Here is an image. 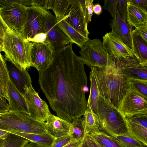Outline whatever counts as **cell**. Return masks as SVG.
I'll list each match as a JSON object with an SVG mask.
<instances>
[{
    "instance_id": "obj_36",
    "label": "cell",
    "mask_w": 147,
    "mask_h": 147,
    "mask_svg": "<svg viewBox=\"0 0 147 147\" xmlns=\"http://www.w3.org/2000/svg\"><path fill=\"white\" fill-rule=\"evenodd\" d=\"M117 9L120 15L126 21L127 11V0H118Z\"/></svg>"
},
{
    "instance_id": "obj_54",
    "label": "cell",
    "mask_w": 147,
    "mask_h": 147,
    "mask_svg": "<svg viewBox=\"0 0 147 147\" xmlns=\"http://www.w3.org/2000/svg\"><path fill=\"white\" fill-rule=\"evenodd\" d=\"M83 142L81 143V144L79 146H78V147H82V145Z\"/></svg>"
},
{
    "instance_id": "obj_40",
    "label": "cell",
    "mask_w": 147,
    "mask_h": 147,
    "mask_svg": "<svg viewBox=\"0 0 147 147\" xmlns=\"http://www.w3.org/2000/svg\"><path fill=\"white\" fill-rule=\"evenodd\" d=\"M93 0H86V7L87 15V24L91 21L93 14L94 4Z\"/></svg>"
},
{
    "instance_id": "obj_55",
    "label": "cell",
    "mask_w": 147,
    "mask_h": 147,
    "mask_svg": "<svg viewBox=\"0 0 147 147\" xmlns=\"http://www.w3.org/2000/svg\"></svg>"
},
{
    "instance_id": "obj_53",
    "label": "cell",
    "mask_w": 147,
    "mask_h": 147,
    "mask_svg": "<svg viewBox=\"0 0 147 147\" xmlns=\"http://www.w3.org/2000/svg\"><path fill=\"white\" fill-rule=\"evenodd\" d=\"M0 96L2 97H3V93L0 90Z\"/></svg>"
},
{
    "instance_id": "obj_32",
    "label": "cell",
    "mask_w": 147,
    "mask_h": 147,
    "mask_svg": "<svg viewBox=\"0 0 147 147\" xmlns=\"http://www.w3.org/2000/svg\"><path fill=\"white\" fill-rule=\"evenodd\" d=\"M127 80L129 87L147 100V80L131 78Z\"/></svg>"
},
{
    "instance_id": "obj_41",
    "label": "cell",
    "mask_w": 147,
    "mask_h": 147,
    "mask_svg": "<svg viewBox=\"0 0 147 147\" xmlns=\"http://www.w3.org/2000/svg\"><path fill=\"white\" fill-rule=\"evenodd\" d=\"M47 35L45 33H41L35 36L30 42L44 43L46 40Z\"/></svg>"
},
{
    "instance_id": "obj_2",
    "label": "cell",
    "mask_w": 147,
    "mask_h": 147,
    "mask_svg": "<svg viewBox=\"0 0 147 147\" xmlns=\"http://www.w3.org/2000/svg\"><path fill=\"white\" fill-rule=\"evenodd\" d=\"M95 78L98 95L115 107L119 105L129 88L127 80L115 68H90Z\"/></svg>"
},
{
    "instance_id": "obj_45",
    "label": "cell",
    "mask_w": 147,
    "mask_h": 147,
    "mask_svg": "<svg viewBox=\"0 0 147 147\" xmlns=\"http://www.w3.org/2000/svg\"><path fill=\"white\" fill-rule=\"evenodd\" d=\"M82 147H94L89 137L86 135L83 142Z\"/></svg>"
},
{
    "instance_id": "obj_49",
    "label": "cell",
    "mask_w": 147,
    "mask_h": 147,
    "mask_svg": "<svg viewBox=\"0 0 147 147\" xmlns=\"http://www.w3.org/2000/svg\"><path fill=\"white\" fill-rule=\"evenodd\" d=\"M24 147H45L32 142H30Z\"/></svg>"
},
{
    "instance_id": "obj_15",
    "label": "cell",
    "mask_w": 147,
    "mask_h": 147,
    "mask_svg": "<svg viewBox=\"0 0 147 147\" xmlns=\"http://www.w3.org/2000/svg\"><path fill=\"white\" fill-rule=\"evenodd\" d=\"M102 38L104 48L113 58L134 54L133 51L126 46L114 31L112 30L106 33Z\"/></svg>"
},
{
    "instance_id": "obj_27",
    "label": "cell",
    "mask_w": 147,
    "mask_h": 147,
    "mask_svg": "<svg viewBox=\"0 0 147 147\" xmlns=\"http://www.w3.org/2000/svg\"><path fill=\"white\" fill-rule=\"evenodd\" d=\"M73 0H55L52 10L57 20H61L69 13Z\"/></svg>"
},
{
    "instance_id": "obj_21",
    "label": "cell",
    "mask_w": 147,
    "mask_h": 147,
    "mask_svg": "<svg viewBox=\"0 0 147 147\" xmlns=\"http://www.w3.org/2000/svg\"><path fill=\"white\" fill-rule=\"evenodd\" d=\"M134 54L144 66L147 67V43L134 30L131 32Z\"/></svg>"
},
{
    "instance_id": "obj_33",
    "label": "cell",
    "mask_w": 147,
    "mask_h": 147,
    "mask_svg": "<svg viewBox=\"0 0 147 147\" xmlns=\"http://www.w3.org/2000/svg\"><path fill=\"white\" fill-rule=\"evenodd\" d=\"M115 138L123 147H144L140 143L134 139L128 133L116 136Z\"/></svg>"
},
{
    "instance_id": "obj_14",
    "label": "cell",
    "mask_w": 147,
    "mask_h": 147,
    "mask_svg": "<svg viewBox=\"0 0 147 147\" xmlns=\"http://www.w3.org/2000/svg\"><path fill=\"white\" fill-rule=\"evenodd\" d=\"M127 132L143 146H147V115L124 118Z\"/></svg>"
},
{
    "instance_id": "obj_23",
    "label": "cell",
    "mask_w": 147,
    "mask_h": 147,
    "mask_svg": "<svg viewBox=\"0 0 147 147\" xmlns=\"http://www.w3.org/2000/svg\"><path fill=\"white\" fill-rule=\"evenodd\" d=\"M126 21L136 28L147 24V12L131 5H127Z\"/></svg>"
},
{
    "instance_id": "obj_34",
    "label": "cell",
    "mask_w": 147,
    "mask_h": 147,
    "mask_svg": "<svg viewBox=\"0 0 147 147\" xmlns=\"http://www.w3.org/2000/svg\"><path fill=\"white\" fill-rule=\"evenodd\" d=\"M118 0H105L103 6V9L107 10L113 18L117 10V6Z\"/></svg>"
},
{
    "instance_id": "obj_11",
    "label": "cell",
    "mask_w": 147,
    "mask_h": 147,
    "mask_svg": "<svg viewBox=\"0 0 147 147\" xmlns=\"http://www.w3.org/2000/svg\"><path fill=\"white\" fill-rule=\"evenodd\" d=\"M42 6L27 7V17L21 33L24 39L30 42L36 35L45 33L44 19L47 10Z\"/></svg>"
},
{
    "instance_id": "obj_6",
    "label": "cell",
    "mask_w": 147,
    "mask_h": 147,
    "mask_svg": "<svg viewBox=\"0 0 147 147\" xmlns=\"http://www.w3.org/2000/svg\"><path fill=\"white\" fill-rule=\"evenodd\" d=\"M80 48V57L84 64L89 67L115 68L113 58L107 53L99 39H89Z\"/></svg>"
},
{
    "instance_id": "obj_7",
    "label": "cell",
    "mask_w": 147,
    "mask_h": 147,
    "mask_svg": "<svg viewBox=\"0 0 147 147\" xmlns=\"http://www.w3.org/2000/svg\"><path fill=\"white\" fill-rule=\"evenodd\" d=\"M27 7L21 0H0V15L8 28L21 34L27 17Z\"/></svg>"
},
{
    "instance_id": "obj_17",
    "label": "cell",
    "mask_w": 147,
    "mask_h": 147,
    "mask_svg": "<svg viewBox=\"0 0 147 147\" xmlns=\"http://www.w3.org/2000/svg\"><path fill=\"white\" fill-rule=\"evenodd\" d=\"M5 60L9 80L23 95L25 88L32 85L30 76L26 70H21L7 60Z\"/></svg>"
},
{
    "instance_id": "obj_24",
    "label": "cell",
    "mask_w": 147,
    "mask_h": 147,
    "mask_svg": "<svg viewBox=\"0 0 147 147\" xmlns=\"http://www.w3.org/2000/svg\"><path fill=\"white\" fill-rule=\"evenodd\" d=\"M9 132L17 135L32 142L45 147H51L55 138L47 132L42 134H29L11 131Z\"/></svg>"
},
{
    "instance_id": "obj_8",
    "label": "cell",
    "mask_w": 147,
    "mask_h": 147,
    "mask_svg": "<svg viewBox=\"0 0 147 147\" xmlns=\"http://www.w3.org/2000/svg\"><path fill=\"white\" fill-rule=\"evenodd\" d=\"M44 19L45 33L47 35L44 43L48 44L54 52L69 43H73L59 26L56 18L49 11H46Z\"/></svg>"
},
{
    "instance_id": "obj_1",
    "label": "cell",
    "mask_w": 147,
    "mask_h": 147,
    "mask_svg": "<svg viewBox=\"0 0 147 147\" xmlns=\"http://www.w3.org/2000/svg\"><path fill=\"white\" fill-rule=\"evenodd\" d=\"M73 43L55 50L52 63L38 71V82L51 109L70 123L84 115L87 105V77L84 63L73 51Z\"/></svg>"
},
{
    "instance_id": "obj_25",
    "label": "cell",
    "mask_w": 147,
    "mask_h": 147,
    "mask_svg": "<svg viewBox=\"0 0 147 147\" xmlns=\"http://www.w3.org/2000/svg\"><path fill=\"white\" fill-rule=\"evenodd\" d=\"M58 24L63 32L72 41L80 48L88 39L84 37L71 27L63 19L57 20Z\"/></svg>"
},
{
    "instance_id": "obj_18",
    "label": "cell",
    "mask_w": 147,
    "mask_h": 147,
    "mask_svg": "<svg viewBox=\"0 0 147 147\" xmlns=\"http://www.w3.org/2000/svg\"><path fill=\"white\" fill-rule=\"evenodd\" d=\"M110 26L112 30L115 32L126 46L133 51L131 38L133 27L122 17L117 9L114 17L110 20Z\"/></svg>"
},
{
    "instance_id": "obj_35",
    "label": "cell",
    "mask_w": 147,
    "mask_h": 147,
    "mask_svg": "<svg viewBox=\"0 0 147 147\" xmlns=\"http://www.w3.org/2000/svg\"><path fill=\"white\" fill-rule=\"evenodd\" d=\"M68 134L60 138H56L51 147H63L68 144L74 141Z\"/></svg>"
},
{
    "instance_id": "obj_9",
    "label": "cell",
    "mask_w": 147,
    "mask_h": 147,
    "mask_svg": "<svg viewBox=\"0 0 147 147\" xmlns=\"http://www.w3.org/2000/svg\"><path fill=\"white\" fill-rule=\"evenodd\" d=\"M117 108L124 118L147 115V100L129 87Z\"/></svg>"
},
{
    "instance_id": "obj_48",
    "label": "cell",
    "mask_w": 147,
    "mask_h": 147,
    "mask_svg": "<svg viewBox=\"0 0 147 147\" xmlns=\"http://www.w3.org/2000/svg\"><path fill=\"white\" fill-rule=\"evenodd\" d=\"M87 135L89 137L94 147H103L92 137L89 134Z\"/></svg>"
},
{
    "instance_id": "obj_26",
    "label": "cell",
    "mask_w": 147,
    "mask_h": 147,
    "mask_svg": "<svg viewBox=\"0 0 147 147\" xmlns=\"http://www.w3.org/2000/svg\"><path fill=\"white\" fill-rule=\"evenodd\" d=\"M89 77L90 88L87 107H90L93 112L97 114L98 102V92L95 76L92 70L90 72Z\"/></svg>"
},
{
    "instance_id": "obj_37",
    "label": "cell",
    "mask_w": 147,
    "mask_h": 147,
    "mask_svg": "<svg viewBox=\"0 0 147 147\" xmlns=\"http://www.w3.org/2000/svg\"><path fill=\"white\" fill-rule=\"evenodd\" d=\"M127 5L134 6L147 12V0H127Z\"/></svg>"
},
{
    "instance_id": "obj_47",
    "label": "cell",
    "mask_w": 147,
    "mask_h": 147,
    "mask_svg": "<svg viewBox=\"0 0 147 147\" xmlns=\"http://www.w3.org/2000/svg\"><path fill=\"white\" fill-rule=\"evenodd\" d=\"M83 141H73L63 147H78L81 144Z\"/></svg>"
},
{
    "instance_id": "obj_29",
    "label": "cell",
    "mask_w": 147,
    "mask_h": 147,
    "mask_svg": "<svg viewBox=\"0 0 147 147\" xmlns=\"http://www.w3.org/2000/svg\"><path fill=\"white\" fill-rule=\"evenodd\" d=\"M69 135L74 141L84 140L85 136L81 117L75 119L71 123Z\"/></svg>"
},
{
    "instance_id": "obj_52",
    "label": "cell",
    "mask_w": 147,
    "mask_h": 147,
    "mask_svg": "<svg viewBox=\"0 0 147 147\" xmlns=\"http://www.w3.org/2000/svg\"><path fill=\"white\" fill-rule=\"evenodd\" d=\"M5 136L0 137V147H1L2 145Z\"/></svg>"
},
{
    "instance_id": "obj_51",
    "label": "cell",
    "mask_w": 147,
    "mask_h": 147,
    "mask_svg": "<svg viewBox=\"0 0 147 147\" xmlns=\"http://www.w3.org/2000/svg\"><path fill=\"white\" fill-rule=\"evenodd\" d=\"M3 39L0 38V50L2 51Z\"/></svg>"
},
{
    "instance_id": "obj_22",
    "label": "cell",
    "mask_w": 147,
    "mask_h": 147,
    "mask_svg": "<svg viewBox=\"0 0 147 147\" xmlns=\"http://www.w3.org/2000/svg\"><path fill=\"white\" fill-rule=\"evenodd\" d=\"M82 118L85 136L99 132V122L97 115L94 113L90 107L87 108Z\"/></svg>"
},
{
    "instance_id": "obj_43",
    "label": "cell",
    "mask_w": 147,
    "mask_h": 147,
    "mask_svg": "<svg viewBox=\"0 0 147 147\" xmlns=\"http://www.w3.org/2000/svg\"><path fill=\"white\" fill-rule=\"evenodd\" d=\"M8 28L0 15V38L3 39L5 34Z\"/></svg>"
},
{
    "instance_id": "obj_56",
    "label": "cell",
    "mask_w": 147,
    "mask_h": 147,
    "mask_svg": "<svg viewBox=\"0 0 147 147\" xmlns=\"http://www.w3.org/2000/svg\"></svg>"
},
{
    "instance_id": "obj_46",
    "label": "cell",
    "mask_w": 147,
    "mask_h": 147,
    "mask_svg": "<svg viewBox=\"0 0 147 147\" xmlns=\"http://www.w3.org/2000/svg\"><path fill=\"white\" fill-rule=\"evenodd\" d=\"M102 8L100 5L99 4H97L94 5L93 8V12L98 15H100L102 11Z\"/></svg>"
},
{
    "instance_id": "obj_42",
    "label": "cell",
    "mask_w": 147,
    "mask_h": 147,
    "mask_svg": "<svg viewBox=\"0 0 147 147\" xmlns=\"http://www.w3.org/2000/svg\"><path fill=\"white\" fill-rule=\"evenodd\" d=\"M9 104L7 102L6 98L0 96V113L9 111Z\"/></svg>"
},
{
    "instance_id": "obj_31",
    "label": "cell",
    "mask_w": 147,
    "mask_h": 147,
    "mask_svg": "<svg viewBox=\"0 0 147 147\" xmlns=\"http://www.w3.org/2000/svg\"><path fill=\"white\" fill-rule=\"evenodd\" d=\"M30 142L23 137L8 132L1 147H24Z\"/></svg>"
},
{
    "instance_id": "obj_16",
    "label": "cell",
    "mask_w": 147,
    "mask_h": 147,
    "mask_svg": "<svg viewBox=\"0 0 147 147\" xmlns=\"http://www.w3.org/2000/svg\"><path fill=\"white\" fill-rule=\"evenodd\" d=\"M63 18L78 33L89 39L88 24L77 0H73L69 13Z\"/></svg>"
},
{
    "instance_id": "obj_13",
    "label": "cell",
    "mask_w": 147,
    "mask_h": 147,
    "mask_svg": "<svg viewBox=\"0 0 147 147\" xmlns=\"http://www.w3.org/2000/svg\"><path fill=\"white\" fill-rule=\"evenodd\" d=\"M30 42V55L32 66L38 71L43 70L52 62L54 52L44 43Z\"/></svg>"
},
{
    "instance_id": "obj_20",
    "label": "cell",
    "mask_w": 147,
    "mask_h": 147,
    "mask_svg": "<svg viewBox=\"0 0 147 147\" xmlns=\"http://www.w3.org/2000/svg\"><path fill=\"white\" fill-rule=\"evenodd\" d=\"M46 121L45 127L47 131L55 138L69 134L71 123L52 114Z\"/></svg>"
},
{
    "instance_id": "obj_30",
    "label": "cell",
    "mask_w": 147,
    "mask_h": 147,
    "mask_svg": "<svg viewBox=\"0 0 147 147\" xmlns=\"http://www.w3.org/2000/svg\"><path fill=\"white\" fill-rule=\"evenodd\" d=\"M89 135L103 147H123L115 138L104 132L100 131L96 133Z\"/></svg>"
},
{
    "instance_id": "obj_19",
    "label": "cell",
    "mask_w": 147,
    "mask_h": 147,
    "mask_svg": "<svg viewBox=\"0 0 147 147\" xmlns=\"http://www.w3.org/2000/svg\"><path fill=\"white\" fill-rule=\"evenodd\" d=\"M7 88L9 111L20 112L30 115L24 95L18 90L10 80L7 83Z\"/></svg>"
},
{
    "instance_id": "obj_44",
    "label": "cell",
    "mask_w": 147,
    "mask_h": 147,
    "mask_svg": "<svg viewBox=\"0 0 147 147\" xmlns=\"http://www.w3.org/2000/svg\"><path fill=\"white\" fill-rule=\"evenodd\" d=\"M55 0H45L43 7L45 9H52L54 5Z\"/></svg>"
},
{
    "instance_id": "obj_4",
    "label": "cell",
    "mask_w": 147,
    "mask_h": 147,
    "mask_svg": "<svg viewBox=\"0 0 147 147\" xmlns=\"http://www.w3.org/2000/svg\"><path fill=\"white\" fill-rule=\"evenodd\" d=\"M0 130L38 134L48 132L45 122L39 121L26 113L9 111L0 113Z\"/></svg>"
},
{
    "instance_id": "obj_39",
    "label": "cell",
    "mask_w": 147,
    "mask_h": 147,
    "mask_svg": "<svg viewBox=\"0 0 147 147\" xmlns=\"http://www.w3.org/2000/svg\"><path fill=\"white\" fill-rule=\"evenodd\" d=\"M45 0H21L22 4L24 6L29 7L34 6H43Z\"/></svg>"
},
{
    "instance_id": "obj_28",
    "label": "cell",
    "mask_w": 147,
    "mask_h": 147,
    "mask_svg": "<svg viewBox=\"0 0 147 147\" xmlns=\"http://www.w3.org/2000/svg\"><path fill=\"white\" fill-rule=\"evenodd\" d=\"M1 52L0 50V90L3 97L7 100L8 96L7 87L9 78L5 60L4 59Z\"/></svg>"
},
{
    "instance_id": "obj_50",
    "label": "cell",
    "mask_w": 147,
    "mask_h": 147,
    "mask_svg": "<svg viewBox=\"0 0 147 147\" xmlns=\"http://www.w3.org/2000/svg\"><path fill=\"white\" fill-rule=\"evenodd\" d=\"M8 133L7 131L0 130V137L4 136Z\"/></svg>"
},
{
    "instance_id": "obj_3",
    "label": "cell",
    "mask_w": 147,
    "mask_h": 147,
    "mask_svg": "<svg viewBox=\"0 0 147 147\" xmlns=\"http://www.w3.org/2000/svg\"><path fill=\"white\" fill-rule=\"evenodd\" d=\"M30 42L21 34L8 28L3 38L2 51L7 60L21 70L32 66L30 55Z\"/></svg>"
},
{
    "instance_id": "obj_12",
    "label": "cell",
    "mask_w": 147,
    "mask_h": 147,
    "mask_svg": "<svg viewBox=\"0 0 147 147\" xmlns=\"http://www.w3.org/2000/svg\"><path fill=\"white\" fill-rule=\"evenodd\" d=\"M24 95L30 115L42 122L46 121L51 114L46 102L41 99L32 85L26 87Z\"/></svg>"
},
{
    "instance_id": "obj_5",
    "label": "cell",
    "mask_w": 147,
    "mask_h": 147,
    "mask_svg": "<svg viewBox=\"0 0 147 147\" xmlns=\"http://www.w3.org/2000/svg\"><path fill=\"white\" fill-rule=\"evenodd\" d=\"M98 98L97 115L100 131L113 137L127 133L124 117L117 108L99 96Z\"/></svg>"
},
{
    "instance_id": "obj_10",
    "label": "cell",
    "mask_w": 147,
    "mask_h": 147,
    "mask_svg": "<svg viewBox=\"0 0 147 147\" xmlns=\"http://www.w3.org/2000/svg\"><path fill=\"white\" fill-rule=\"evenodd\" d=\"M115 67L125 79L147 80V67L143 65L134 54L113 58Z\"/></svg>"
},
{
    "instance_id": "obj_38",
    "label": "cell",
    "mask_w": 147,
    "mask_h": 147,
    "mask_svg": "<svg viewBox=\"0 0 147 147\" xmlns=\"http://www.w3.org/2000/svg\"><path fill=\"white\" fill-rule=\"evenodd\" d=\"M134 30L138 35L147 43V24L136 28Z\"/></svg>"
}]
</instances>
